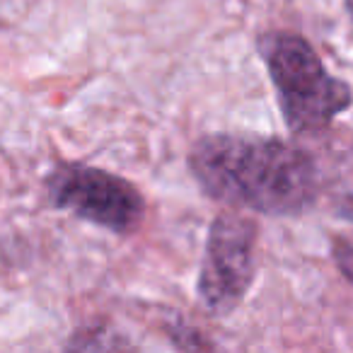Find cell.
<instances>
[{
  "mask_svg": "<svg viewBox=\"0 0 353 353\" xmlns=\"http://www.w3.org/2000/svg\"><path fill=\"white\" fill-rule=\"evenodd\" d=\"M332 259L339 274L353 285V232L339 235L332 245Z\"/></svg>",
  "mask_w": 353,
  "mask_h": 353,
  "instance_id": "8992f818",
  "label": "cell"
},
{
  "mask_svg": "<svg viewBox=\"0 0 353 353\" xmlns=\"http://www.w3.org/2000/svg\"><path fill=\"white\" fill-rule=\"evenodd\" d=\"M259 225L252 218L225 211L208 228L199 269L196 293L211 317H228L242 305L254 281Z\"/></svg>",
  "mask_w": 353,
  "mask_h": 353,
  "instance_id": "277c9868",
  "label": "cell"
},
{
  "mask_svg": "<svg viewBox=\"0 0 353 353\" xmlns=\"http://www.w3.org/2000/svg\"><path fill=\"white\" fill-rule=\"evenodd\" d=\"M343 3H346V12L351 17V27H353V0H343Z\"/></svg>",
  "mask_w": 353,
  "mask_h": 353,
  "instance_id": "ba28073f",
  "label": "cell"
},
{
  "mask_svg": "<svg viewBox=\"0 0 353 353\" xmlns=\"http://www.w3.org/2000/svg\"><path fill=\"white\" fill-rule=\"evenodd\" d=\"M44 189L54 208L114 235H133L148 211L143 192L126 176L83 162H59Z\"/></svg>",
  "mask_w": 353,
  "mask_h": 353,
  "instance_id": "3957f363",
  "label": "cell"
},
{
  "mask_svg": "<svg viewBox=\"0 0 353 353\" xmlns=\"http://www.w3.org/2000/svg\"><path fill=\"white\" fill-rule=\"evenodd\" d=\"M256 54L274 85L290 133L314 136L353 104V88L329 73L324 61L298 32L269 30L256 39Z\"/></svg>",
  "mask_w": 353,
  "mask_h": 353,
  "instance_id": "7a4b0ae2",
  "label": "cell"
},
{
  "mask_svg": "<svg viewBox=\"0 0 353 353\" xmlns=\"http://www.w3.org/2000/svg\"><path fill=\"white\" fill-rule=\"evenodd\" d=\"M334 211L339 213L346 221H353V179L341 187V192L336 194V201H334Z\"/></svg>",
  "mask_w": 353,
  "mask_h": 353,
  "instance_id": "52a82bcc",
  "label": "cell"
},
{
  "mask_svg": "<svg viewBox=\"0 0 353 353\" xmlns=\"http://www.w3.org/2000/svg\"><path fill=\"white\" fill-rule=\"evenodd\" d=\"M187 165L213 201L271 218H298L324 194V174L307 148L261 133H206Z\"/></svg>",
  "mask_w": 353,
  "mask_h": 353,
  "instance_id": "6da1fadb",
  "label": "cell"
},
{
  "mask_svg": "<svg viewBox=\"0 0 353 353\" xmlns=\"http://www.w3.org/2000/svg\"><path fill=\"white\" fill-rule=\"evenodd\" d=\"M65 348H80V351H107V348H133V341L121 339L104 324H94L90 329H80L73 334Z\"/></svg>",
  "mask_w": 353,
  "mask_h": 353,
  "instance_id": "5b68a950",
  "label": "cell"
}]
</instances>
